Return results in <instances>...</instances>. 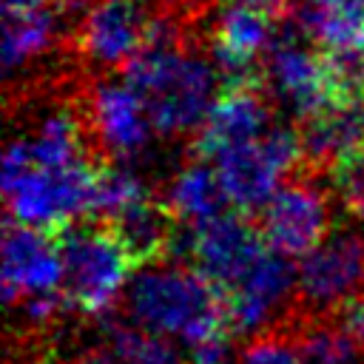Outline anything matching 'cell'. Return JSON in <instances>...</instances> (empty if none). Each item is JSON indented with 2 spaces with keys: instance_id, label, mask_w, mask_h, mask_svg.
Returning <instances> with one entry per match:
<instances>
[{
  "instance_id": "1",
  "label": "cell",
  "mask_w": 364,
  "mask_h": 364,
  "mask_svg": "<svg viewBox=\"0 0 364 364\" xmlns=\"http://www.w3.org/2000/svg\"><path fill=\"white\" fill-rule=\"evenodd\" d=\"M122 310L139 330L182 336L191 347L233 336L222 290L185 262H159L136 270L122 290Z\"/></svg>"
},
{
  "instance_id": "2",
  "label": "cell",
  "mask_w": 364,
  "mask_h": 364,
  "mask_svg": "<svg viewBox=\"0 0 364 364\" xmlns=\"http://www.w3.org/2000/svg\"><path fill=\"white\" fill-rule=\"evenodd\" d=\"M63 259V296L71 310L82 316H102L119 296L128 273L134 270L108 228L82 216L51 233Z\"/></svg>"
},
{
  "instance_id": "3",
  "label": "cell",
  "mask_w": 364,
  "mask_h": 364,
  "mask_svg": "<svg viewBox=\"0 0 364 364\" xmlns=\"http://www.w3.org/2000/svg\"><path fill=\"white\" fill-rule=\"evenodd\" d=\"M355 293H364V228H333L299 264L293 313L318 318Z\"/></svg>"
},
{
  "instance_id": "4",
  "label": "cell",
  "mask_w": 364,
  "mask_h": 364,
  "mask_svg": "<svg viewBox=\"0 0 364 364\" xmlns=\"http://www.w3.org/2000/svg\"><path fill=\"white\" fill-rule=\"evenodd\" d=\"M267 247L284 256H307L333 230V202L313 173L287 176L273 199L256 213Z\"/></svg>"
},
{
  "instance_id": "5",
  "label": "cell",
  "mask_w": 364,
  "mask_h": 364,
  "mask_svg": "<svg viewBox=\"0 0 364 364\" xmlns=\"http://www.w3.org/2000/svg\"><path fill=\"white\" fill-rule=\"evenodd\" d=\"M299 267L290 256L267 247L222 296L233 336H259L287 318L296 301Z\"/></svg>"
},
{
  "instance_id": "6",
  "label": "cell",
  "mask_w": 364,
  "mask_h": 364,
  "mask_svg": "<svg viewBox=\"0 0 364 364\" xmlns=\"http://www.w3.org/2000/svg\"><path fill=\"white\" fill-rule=\"evenodd\" d=\"M264 250L267 242L256 225V216L225 210L222 216L193 228L188 264L225 293Z\"/></svg>"
},
{
  "instance_id": "7",
  "label": "cell",
  "mask_w": 364,
  "mask_h": 364,
  "mask_svg": "<svg viewBox=\"0 0 364 364\" xmlns=\"http://www.w3.org/2000/svg\"><path fill=\"white\" fill-rule=\"evenodd\" d=\"M85 125L102 162L136 156L154 128L145 100L128 82H100L91 94Z\"/></svg>"
},
{
  "instance_id": "8",
  "label": "cell",
  "mask_w": 364,
  "mask_h": 364,
  "mask_svg": "<svg viewBox=\"0 0 364 364\" xmlns=\"http://www.w3.org/2000/svg\"><path fill=\"white\" fill-rule=\"evenodd\" d=\"M264 68L276 85V94L299 119H310L341 102L330 82L321 51L304 48L296 37H276L267 48Z\"/></svg>"
},
{
  "instance_id": "9",
  "label": "cell",
  "mask_w": 364,
  "mask_h": 364,
  "mask_svg": "<svg viewBox=\"0 0 364 364\" xmlns=\"http://www.w3.org/2000/svg\"><path fill=\"white\" fill-rule=\"evenodd\" d=\"M151 23L148 0H94L77 28V46L97 65H125Z\"/></svg>"
},
{
  "instance_id": "10",
  "label": "cell",
  "mask_w": 364,
  "mask_h": 364,
  "mask_svg": "<svg viewBox=\"0 0 364 364\" xmlns=\"http://www.w3.org/2000/svg\"><path fill=\"white\" fill-rule=\"evenodd\" d=\"M267 119L270 111L259 88H222L199 125L191 151L202 162L219 159L233 148L259 142L270 131Z\"/></svg>"
},
{
  "instance_id": "11",
  "label": "cell",
  "mask_w": 364,
  "mask_h": 364,
  "mask_svg": "<svg viewBox=\"0 0 364 364\" xmlns=\"http://www.w3.org/2000/svg\"><path fill=\"white\" fill-rule=\"evenodd\" d=\"M63 284V259L51 233L6 219L3 228V296L14 304L23 296L51 293Z\"/></svg>"
},
{
  "instance_id": "12",
  "label": "cell",
  "mask_w": 364,
  "mask_h": 364,
  "mask_svg": "<svg viewBox=\"0 0 364 364\" xmlns=\"http://www.w3.org/2000/svg\"><path fill=\"white\" fill-rule=\"evenodd\" d=\"M216 80L219 77L210 63H205L196 54H185V63L171 80V85L145 102L154 131L168 134V136L193 131V128L199 131V125L205 122L213 105L210 94L216 88Z\"/></svg>"
},
{
  "instance_id": "13",
  "label": "cell",
  "mask_w": 364,
  "mask_h": 364,
  "mask_svg": "<svg viewBox=\"0 0 364 364\" xmlns=\"http://www.w3.org/2000/svg\"><path fill=\"white\" fill-rule=\"evenodd\" d=\"M216 173L228 193L230 208L250 216L262 213V208L273 199L282 182V173L264 156L259 142L222 154L216 159Z\"/></svg>"
},
{
  "instance_id": "14",
  "label": "cell",
  "mask_w": 364,
  "mask_h": 364,
  "mask_svg": "<svg viewBox=\"0 0 364 364\" xmlns=\"http://www.w3.org/2000/svg\"><path fill=\"white\" fill-rule=\"evenodd\" d=\"M165 202L171 205V210L185 222V225H202L208 219H216L225 213V208L230 205L228 202V193L219 182V173L216 168H210L208 162L196 159L191 162L188 168H182L168 193H165Z\"/></svg>"
},
{
  "instance_id": "15",
  "label": "cell",
  "mask_w": 364,
  "mask_h": 364,
  "mask_svg": "<svg viewBox=\"0 0 364 364\" xmlns=\"http://www.w3.org/2000/svg\"><path fill=\"white\" fill-rule=\"evenodd\" d=\"M299 26L318 51L364 48V9H333L304 0L299 6Z\"/></svg>"
},
{
  "instance_id": "16",
  "label": "cell",
  "mask_w": 364,
  "mask_h": 364,
  "mask_svg": "<svg viewBox=\"0 0 364 364\" xmlns=\"http://www.w3.org/2000/svg\"><path fill=\"white\" fill-rule=\"evenodd\" d=\"M54 28H57V17L48 6L37 11H26V14H6V26H3L6 68L11 71L28 63L31 57H37L40 51H46L54 37Z\"/></svg>"
},
{
  "instance_id": "17",
  "label": "cell",
  "mask_w": 364,
  "mask_h": 364,
  "mask_svg": "<svg viewBox=\"0 0 364 364\" xmlns=\"http://www.w3.org/2000/svg\"><path fill=\"white\" fill-rule=\"evenodd\" d=\"M327 176H330L333 193H336L338 205L344 208V213L364 222V145L344 154L330 168Z\"/></svg>"
},
{
  "instance_id": "18",
  "label": "cell",
  "mask_w": 364,
  "mask_h": 364,
  "mask_svg": "<svg viewBox=\"0 0 364 364\" xmlns=\"http://www.w3.org/2000/svg\"><path fill=\"white\" fill-rule=\"evenodd\" d=\"M239 364H304L293 338L273 327V330H264L259 336L250 338V344L242 350V358Z\"/></svg>"
},
{
  "instance_id": "19",
  "label": "cell",
  "mask_w": 364,
  "mask_h": 364,
  "mask_svg": "<svg viewBox=\"0 0 364 364\" xmlns=\"http://www.w3.org/2000/svg\"><path fill=\"white\" fill-rule=\"evenodd\" d=\"M65 364H128V361L111 344H94V347L77 350Z\"/></svg>"
},
{
  "instance_id": "20",
  "label": "cell",
  "mask_w": 364,
  "mask_h": 364,
  "mask_svg": "<svg viewBox=\"0 0 364 364\" xmlns=\"http://www.w3.org/2000/svg\"><path fill=\"white\" fill-rule=\"evenodd\" d=\"M3 6H6V14H26V11L46 9L48 0H3Z\"/></svg>"
},
{
  "instance_id": "21",
  "label": "cell",
  "mask_w": 364,
  "mask_h": 364,
  "mask_svg": "<svg viewBox=\"0 0 364 364\" xmlns=\"http://www.w3.org/2000/svg\"><path fill=\"white\" fill-rule=\"evenodd\" d=\"M233 3H245V6H253V9L267 11V14H279L284 9V0H233Z\"/></svg>"
},
{
  "instance_id": "22",
  "label": "cell",
  "mask_w": 364,
  "mask_h": 364,
  "mask_svg": "<svg viewBox=\"0 0 364 364\" xmlns=\"http://www.w3.org/2000/svg\"><path fill=\"white\" fill-rule=\"evenodd\" d=\"M321 6H333V9H364V0H313Z\"/></svg>"
}]
</instances>
